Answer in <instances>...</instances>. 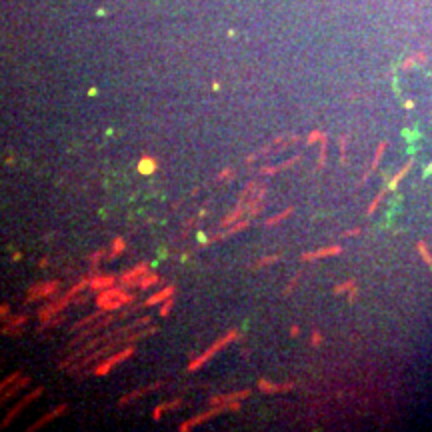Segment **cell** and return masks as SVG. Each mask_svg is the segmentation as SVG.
<instances>
[{"label":"cell","mask_w":432,"mask_h":432,"mask_svg":"<svg viewBox=\"0 0 432 432\" xmlns=\"http://www.w3.org/2000/svg\"><path fill=\"white\" fill-rule=\"evenodd\" d=\"M238 336H240V332L236 330V328H232V330H228L224 336H220V338L216 340V342H212L202 354H198L196 358H192L190 362H188V372H196V370H200L208 360H212L222 348H226L228 344H232L234 340H238Z\"/></svg>","instance_id":"cell-1"},{"label":"cell","mask_w":432,"mask_h":432,"mask_svg":"<svg viewBox=\"0 0 432 432\" xmlns=\"http://www.w3.org/2000/svg\"><path fill=\"white\" fill-rule=\"evenodd\" d=\"M236 410H240V400L216 404V406H212V408L206 410V412H200V414H196V416L184 420V422L178 426V430H180V432H188V430L196 428V426H200V424H204V422H208V420H212V418H216V416H220V414H224V412H236Z\"/></svg>","instance_id":"cell-2"},{"label":"cell","mask_w":432,"mask_h":432,"mask_svg":"<svg viewBox=\"0 0 432 432\" xmlns=\"http://www.w3.org/2000/svg\"><path fill=\"white\" fill-rule=\"evenodd\" d=\"M134 354H136V346L126 344V348H122V350H118V352H114V354H110V356H104V360H100L98 364L92 368V374H94V376H106L116 364H120V362L128 360V358H132Z\"/></svg>","instance_id":"cell-3"},{"label":"cell","mask_w":432,"mask_h":432,"mask_svg":"<svg viewBox=\"0 0 432 432\" xmlns=\"http://www.w3.org/2000/svg\"><path fill=\"white\" fill-rule=\"evenodd\" d=\"M114 320H118V316H114V314H104L102 318H98V320H94L92 324H88V328H82L80 330V334L76 336V338L70 342V350H72V346H78L80 342H86L88 338H92V336L96 334V332H102L104 328H108Z\"/></svg>","instance_id":"cell-4"},{"label":"cell","mask_w":432,"mask_h":432,"mask_svg":"<svg viewBox=\"0 0 432 432\" xmlns=\"http://www.w3.org/2000/svg\"><path fill=\"white\" fill-rule=\"evenodd\" d=\"M58 290H60V280H48V282L32 284L24 296V302H34L40 298H52Z\"/></svg>","instance_id":"cell-5"},{"label":"cell","mask_w":432,"mask_h":432,"mask_svg":"<svg viewBox=\"0 0 432 432\" xmlns=\"http://www.w3.org/2000/svg\"><path fill=\"white\" fill-rule=\"evenodd\" d=\"M42 394H44V386H36L34 390H30L24 398H20V400L14 404V408H10V410L6 412V416L2 418V422H0V428H8V426L12 424V420H14V418H16V416H18V414L28 406V404H32L36 398H40Z\"/></svg>","instance_id":"cell-6"},{"label":"cell","mask_w":432,"mask_h":432,"mask_svg":"<svg viewBox=\"0 0 432 432\" xmlns=\"http://www.w3.org/2000/svg\"><path fill=\"white\" fill-rule=\"evenodd\" d=\"M72 300H74V298H72L70 294H66V292H64L62 296H56L52 302H48L46 306H42V308L38 310V320H40V322L50 320L52 316L60 314V312H62V310H64V308H66V306H68Z\"/></svg>","instance_id":"cell-7"},{"label":"cell","mask_w":432,"mask_h":432,"mask_svg":"<svg viewBox=\"0 0 432 432\" xmlns=\"http://www.w3.org/2000/svg\"><path fill=\"white\" fill-rule=\"evenodd\" d=\"M296 388V382H272V380H258V390L264 394H284V392H292Z\"/></svg>","instance_id":"cell-8"},{"label":"cell","mask_w":432,"mask_h":432,"mask_svg":"<svg viewBox=\"0 0 432 432\" xmlns=\"http://www.w3.org/2000/svg\"><path fill=\"white\" fill-rule=\"evenodd\" d=\"M250 226V218H242V220H238V222H234V224H230L228 228H224V232H220V234H214V236H210L208 240H206V246H210V244H216V242H220V240H224V238H228V236H234V234H238V232H242V230H246Z\"/></svg>","instance_id":"cell-9"},{"label":"cell","mask_w":432,"mask_h":432,"mask_svg":"<svg viewBox=\"0 0 432 432\" xmlns=\"http://www.w3.org/2000/svg\"><path fill=\"white\" fill-rule=\"evenodd\" d=\"M68 410V404L66 402H62V404H58L54 410H50V412H46L42 418H38L34 424H30L28 428H26V432H36V430H40V428H44V426H48L50 422H54L56 418H60L64 412Z\"/></svg>","instance_id":"cell-10"},{"label":"cell","mask_w":432,"mask_h":432,"mask_svg":"<svg viewBox=\"0 0 432 432\" xmlns=\"http://www.w3.org/2000/svg\"><path fill=\"white\" fill-rule=\"evenodd\" d=\"M148 272V262H140L138 266H134L132 270H128V272H124L122 276H120V284L124 286V288H136L138 286V280Z\"/></svg>","instance_id":"cell-11"},{"label":"cell","mask_w":432,"mask_h":432,"mask_svg":"<svg viewBox=\"0 0 432 432\" xmlns=\"http://www.w3.org/2000/svg\"><path fill=\"white\" fill-rule=\"evenodd\" d=\"M164 380H158V382H154V384H148V386H142V388H138V390H132V392H128V394H124V396H120V400H118V406H126V404H130V402H134V400H138V398H142V396H146L148 392H152V390H158V388H162L164 386Z\"/></svg>","instance_id":"cell-12"},{"label":"cell","mask_w":432,"mask_h":432,"mask_svg":"<svg viewBox=\"0 0 432 432\" xmlns=\"http://www.w3.org/2000/svg\"><path fill=\"white\" fill-rule=\"evenodd\" d=\"M342 252V246L332 244V246H324L318 250H310V252H302L300 260L302 262H310V260H320V258H330V256H338Z\"/></svg>","instance_id":"cell-13"},{"label":"cell","mask_w":432,"mask_h":432,"mask_svg":"<svg viewBox=\"0 0 432 432\" xmlns=\"http://www.w3.org/2000/svg\"><path fill=\"white\" fill-rule=\"evenodd\" d=\"M128 292L124 290V286L120 284V288L118 286H110V288H106V290H100L98 292V296H96V306H102V304H106V302H110V300H118V298H122V296H126Z\"/></svg>","instance_id":"cell-14"},{"label":"cell","mask_w":432,"mask_h":432,"mask_svg":"<svg viewBox=\"0 0 432 432\" xmlns=\"http://www.w3.org/2000/svg\"><path fill=\"white\" fill-rule=\"evenodd\" d=\"M28 322V316L26 314H18V316H10L8 320H4L2 324V334H8V336H16L22 332V326Z\"/></svg>","instance_id":"cell-15"},{"label":"cell","mask_w":432,"mask_h":432,"mask_svg":"<svg viewBox=\"0 0 432 432\" xmlns=\"http://www.w3.org/2000/svg\"><path fill=\"white\" fill-rule=\"evenodd\" d=\"M28 386H30V376H24V378L20 376V378H18L14 384H10V386H8L6 390H2V396H0V402H2V404H4V402H8L10 398H14V396H16L20 390H24V388H28Z\"/></svg>","instance_id":"cell-16"},{"label":"cell","mask_w":432,"mask_h":432,"mask_svg":"<svg viewBox=\"0 0 432 432\" xmlns=\"http://www.w3.org/2000/svg\"><path fill=\"white\" fill-rule=\"evenodd\" d=\"M252 394L250 388H244V390H236V392H226V394H216L210 398V406H216V404H222V402H234V400H244Z\"/></svg>","instance_id":"cell-17"},{"label":"cell","mask_w":432,"mask_h":432,"mask_svg":"<svg viewBox=\"0 0 432 432\" xmlns=\"http://www.w3.org/2000/svg\"><path fill=\"white\" fill-rule=\"evenodd\" d=\"M174 292H176V286L174 284H168V286H164L162 290H158V292H154L152 296H148L146 298V302H144V306H154V304H162L164 300H168L170 296H174Z\"/></svg>","instance_id":"cell-18"},{"label":"cell","mask_w":432,"mask_h":432,"mask_svg":"<svg viewBox=\"0 0 432 432\" xmlns=\"http://www.w3.org/2000/svg\"><path fill=\"white\" fill-rule=\"evenodd\" d=\"M386 146H388V142L386 140H382V142H378V146H376V152H374V158H372V162H370V166H368V170L362 174V178H360V184L362 182H366L368 180V176L378 168V164H380V160H382V156H384V152H386Z\"/></svg>","instance_id":"cell-19"},{"label":"cell","mask_w":432,"mask_h":432,"mask_svg":"<svg viewBox=\"0 0 432 432\" xmlns=\"http://www.w3.org/2000/svg\"><path fill=\"white\" fill-rule=\"evenodd\" d=\"M114 284H116V276L100 274V276H90V286L88 288H92V290H96V292H100V290H106V288H110Z\"/></svg>","instance_id":"cell-20"},{"label":"cell","mask_w":432,"mask_h":432,"mask_svg":"<svg viewBox=\"0 0 432 432\" xmlns=\"http://www.w3.org/2000/svg\"><path fill=\"white\" fill-rule=\"evenodd\" d=\"M156 168H158V162H156V158H152V156H148V154H144V156L138 160V164H136V170H138L140 174H144V176H150V174H154V172H156Z\"/></svg>","instance_id":"cell-21"},{"label":"cell","mask_w":432,"mask_h":432,"mask_svg":"<svg viewBox=\"0 0 432 432\" xmlns=\"http://www.w3.org/2000/svg\"><path fill=\"white\" fill-rule=\"evenodd\" d=\"M242 216H246V208H244V204H242V202H238V204L234 206V210H232V212H228V214L222 218L220 226H222V228H228L230 224H234V222H238V220H242Z\"/></svg>","instance_id":"cell-22"},{"label":"cell","mask_w":432,"mask_h":432,"mask_svg":"<svg viewBox=\"0 0 432 432\" xmlns=\"http://www.w3.org/2000/svg\"><path fill=\"white\" fill-rule=\"evenodd\" d=\"M182 398H174L172 402H160L154 410H152V420H160L162 418V414L166 412V410H174V408H178V406H182Z\"/></svg>","instance_id":"cell-23"},{"label":"cell","mask_w":432,"mask_h":432,"mask_svg":"<svg viewBox=\"0 0 432 432\" xmlns=\"http://www.w3.org/2000/svg\"><path fill=\"white\" fill-rule=\"evenodd\" d=\"M412 166H414V158H410V160H408V162H406V164H404V166H402V168H400V170H398V172L388 180V190H396V186H398L400 180H402V178L412 170Z\"/></svg>","instance_id":"cell-24"},{"label":"cell","mask_w":432,"mask_h":432,"mask_svg":"<svg viewBox=\"0 0 432 432\" xmlns=\"http://www.w3.org/2000/svg\"><path fill=\"white\" fill-rule=\"evenodd\" d=\"M294 214V206H288V208H284L282 212H278V214H274V216H270V218H266L264 220V226L266 228H272V226H278L280 222H284L288 216H292Z\"/></svg>","instance_id":"cell-25"},{"label":"cell","mask_w":432,"mask_h":432,"mask_svg":"<svg viewBox=\"0 0 432 432\" xmlns=\"http://www.w3.org/2000/svg\"><path fill=\"white\" fill-rule=\"evenodd\" d=\"M104 314H108V312H106V310H102V308H98V312H92V314H88V316H84V318H80V320H78V322H76V324L72 326V330H74V332H80V330H82L84 326H88V324H92L94 320H98V318H102Z\"/></svg>","instance_id":"cell-26"},{"label":"cell","mask_w":432,"mask_h":432,"mask_svg":"<svg viewBox=\"0 0 432 432\" xmlns=\"http://www.w3.org/2000/svg\"><path fill=\"white\" fill-rule=\"evenodd\" d=\"M264 196H266V186H262V188H258V190H256V194H254L252 198H248V200L244 202V208H246V214H248V210H252L254 206H258V204H264Z\"/></svg>","instance_id":"cell-27"},{"label":"cell","mask_w":432,"mask_h":432,"mask_svg":"<svg viewBox=\"0 0 432 432\" xmlns=\"http://www.w3.org/2000/svg\"><path fill=\"white\" fill-rule=\"evenodd\" d=\"M156 282H160V274H156V272H146L140 280H138V288L140 290H146L148 286H152V284H156Z\"/></svg>","instance_id":"cell-28"},{"label":"cell","mask_w":432,"mask_h":432,"mask_svg":"<svg viewBox=\"0 0 432 432\" xmlns=\"http://www.w3.org/2000/svg\"><path fill=\"white\" fill-rule=\"evenodd\" d=\"M124 248H126V240H124L122 236H116V238L112 240V250H110V254H108V260L118 258V256L124 252Z\"/></svg>","instance_id":"cell-29"},{"label":"cell","mask_w":432,"mask_h":432,"mask_svg":"<svg viewBox=\"0 0 432 432\" xmlns=\"http://www.w3.org/2000/svg\"><path fill=\"white\" fill-rule=\"evenodd\" d=\"M416 250H418V254H420V258L424 260V264H428V266H432V252H430V248H428V244L424 242V240H420V242L416 244Z\"/></svg>","instance_id":"cell-30"},{"label":"cell","mask_w":432,"mask_h":432,"mask_svg":"<svg viewBox=\"0 0 432 432\" xmlns=\"http://www.w3.org/2000/svg\"><path fill=\"white\" fill-rule=\"evenodd\" d=\"M354 286H356V280L350 278V280H344V282H340V284H336V286L332 288V292H334V294H344V292L348 294Z\"/></svg>","instance_id":"cell-31"},{"label":"cell","mask_w":432,"mask_h":432,"mask_svg":"<svg viewBox=\"0 0 432 432\" xmlns=\"http://www.w3.org/2000/svg\"><path fill=\"white\" fill-rule=\"evenodd\" d=\"M384 194H386V188H382V190L378 192V194L372 198V202H370V204H368V208H366V216H372V214L376 212V208H378V206H380V202L384 200Z\"/></svg>","instance_id":"cell-32"},{"label":"cell","mask_w":432,"mask_h":432,"mask_svg":"<svg viewBox=\"0 0 432 432\" xmlns=\"http://www.w3.org/2000/svg\"><path fill=\"white\" fill-rule=\"evenodd\" d=\"M282 258V254H270V256H262V258H258L250 268H262V266H270V264H274V262H278Z\"/></svg>","instance_id":"cell-33"},{"label":"cell","mask_w":432,"mask_h":432,"mask_svg":"<svg viewBox=\"0 0 432 432\" xmlns=\"http://www.w3.org/2000/svg\"><path fill=\"white\" fill-rule=\"evenodd\" d=\"M326 150H328V136L324 134L320 138V154H318V162H316V168H322L324 162H326Z\"/></svg>","instance_id":"cell-34"},{"label":"cell","mask_w":432,"mask_h":432,"mask_svg":"<svg viewBox=\"0 0 432 432\" xmlns=\"http://www.w3.org/2000/svg\"><path fill=\"white\" fill-rule=\"evenodd\" d=\"M256 190H258V182H250V184H248V186L242 190V194H240L238 202H242V204H244L248 198H252V196L256 194Z\"/></svg>","instance_id":"cell-35"},{"label":"cell","mask_w":432,"mask_h":432,"mask_svg":"<svg viewBox=\"0 0 432 432\" xmlns=\"http://www.w3.org/2000/svg\"><path fill=\"white\" fill-rule=\"evenodd\" d=\"M64 322V314L60 312L58 316H52L50 320H46V322H42V328H38V332L40 330H48V328H56V326H60Z\"/></svg>","instance_id":"cell-36"},{"label":"cell","mask_w":432,"mask_h":432,"mask_svg":"<svg viewBox=\"0 0 432 432\" xmlns=\"http://www.w3.org/2000/svg\"><path fill=\"white\" fill-rule=\"evenodd\" d=\"M20 376H22V372H20V370H14L10 376H6L2 382H0V392H2V390H6V388L10 386V384H14V382H16Z\"/></svg>","instance_id":"cell-37"},{"label":"cell","mask_w":432,"mask_h":432,"mask_svg":"<svg viewBox=\"0 0 432 432\" xmlns=\"http://www.w3.org/2000/svg\"><path fill=\"white\" fill-rule=\"evenodd\" d=\"M172 306H174V296H170L168 300H164V302H162V306H160V312H158V314H160L162 318H166V316L170 314Z\"/></svg>","instance_id":"cell-38"},{"label":"cell","mask_w":432,"mask_h":432,"mask_svg":"<svg viewBox=\"0 0 432 432\" xmlns=\"http://www.w3.org/2000/svg\"><path fill=\"white\" fill-rule=\"evenodd\" d=\"M104 254H106V248H100V250L92 252V254H90V264L96 268V266L100 264V260H102V256H104Z\"/></svg>","instance_id":"cell-39"},{"label":"cell","mask_w":432,"mask_h":432,"mask_svg":"<svg viewBox=\"0 0 432 432\" xmlns=\"http://www.w3.org/2000/svg\"><path fill=\"white\" fill-rule=\"evenodd\" d=\"M234 174H236V172H234V168H224V170H222V172L216 176V180H218V182H226V180H232V178H234Z\"/></svg>","instance_id":"cell-40"},{"label":"cell","mask_w":432,"mask_h":432,"mask_svg":"<svg viewBox=\"0 0 432 432\" xmlns=\"http://www.w3.org/2000/svg\"><path fill=\"white\" fill-rule=\"evenodd\" d=\"M300 276H302V274H300V272H298V274H296V276H292V278H290V284H288V286H286V288H284V296H288V294H290V292H292V290H294V288H296V286H298V280H300Z\"/></svg>","instance_id":"cell-41"},{"label":"cell","mask_w":432,"mask_h":432,"mask_svg":"<svg viewBox=\"0 0 432 432\" xmlns=\"http://www.w3.org/2000/svg\"><path fill=\"white\" fill-rule=\"evenodd\" d=\"M300 158H302V156H300V154H296V156H292V158H288L286 162H282V164H278V168H280V170H286V168H290V166H294V164H298V162H300Z\"/></svg>","instance_id":"cell-42"},{"label":"cell","mask_w":432,"mask_h":432,"mask_svg":"<svg viewBox=\"0 0 432 432\" xmlns=\"http://www.w3.org/2000/svg\"><path fill=\"white\" fill-rule=\"evenodd\" d=\"M324 136V132L322 130H312L310 134H308V138H306V144H314V142H320V138Z\"/></svg>","instance_id":"cell-43"},{"label":"cell","mask_w":432,"mask_h":432,"mask_svg":"<svg viewBox=\"0 0 432 432\" xmlns=\"http://www.w3.org/2000/svg\"><path fill=\"white\" fill-rule=\"evenodd\" d=\"M310 342H312V346H320V344H322V332H320L318 328H314V330H312Z\"/></svg>","instance_id":"cell-44"},{"label":"cell","mask_w":432,"mask_h":432,"mask_svg":"<svg viewBox=\"0 0 432 432\" xmlns=\"http://www.w3.org/2000/svg\"><path fill=\"white\" fill-rule=\"evenodd\" d=\"M346 144H348L346 136H340V138H338V146H340V156H342V162H346Z\"/></svg>","instance_id":"cell-45"},{"label":"cell","mask_w":432,"mask_h":432,"mask_svg":"<svg viewBox=\"0 0 432 432\" xmlns=\"http://www.w3.org/2000/svg\"><path fill=\"white\" fill-rule=\"evenodd\" d=\"M0 316H2V320H8L12 314H10V306L6 302H2V306H0Z\"/></svg>","instance_id":"cell-46"},{"label":"cell","mask_w":432,"mask_h":432,"mask_svg":"<svg viewBox=\"0 0 432 432\" xmlns=\"http://www.w3.org/2000/svg\"><path fill=\"white\" fill-rule=\"evenodd\" d=\"M356 296H358V286H354V288H352V290L348 292V302L352 304V302L356 300Z\"/></svg>","instance_id":"cell-47"},{"label":"cell","mask_w":432,"mask_h":432,"mask_svg":"<svg viewBox=\"0 0 432 432\" xmlns=\"http://www.w3.org/2000/svg\"><path fill=\"white\" fill-rule=\"evenodd\" d=\"M360 232H362V228H352V230H346L344 236H358Z\"/></svg>","instance_id":"cell-48"},{"label":"cell","mask_w":432,"mask_h":432,"mask_svg":"<svg viewBox=\"0 0 432 432\" xmlns=\"http://www.w3.org/2000/svg\"><path fill=\"white\" fill-rule=\"evenodd\" d=\"M298 332H300V326H298V324H294V326L290 328V334H292V336H298Z\"/></svg>","instance_id":"cell-49"},{"label":"cell","mask_w":432,"mask_h":432,"mask_svg":"<svg viewBox=\"0 0 432 432\" xmlns=\"http://www.w3.org/2000/svg\"><path fill=\"white\" fill-rule=\"evenodd\" d=\"M46 262H48V258H46V256H42V258L38 260V266H42V268H44V266H46Z\"/></svg>","instance_id":"cell-50"},{"label":"cell","mask_w":432,"mask_h":432,"mask_svg":"<svg viewBox=\"0 0 432 432\" xmlns=\"http://www.w3.org/2000/svg\"><path fill=\"white\" fill-rule=\"evenodd\" d=\"M20 258H22V254H20V252H16V254H14V256H12V260H14V262H18V260H20Z\"/></svg>","instance_id":"cell-51"}]
</instances>
